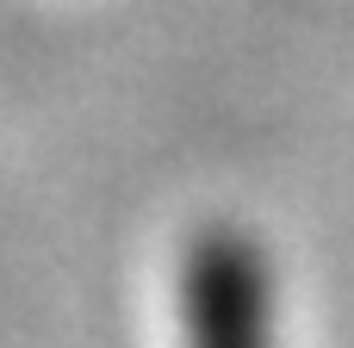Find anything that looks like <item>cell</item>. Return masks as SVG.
<instances>
[{
	"label": "cell",
	"mask_w": 354,
	"mask_h": 348,
	"mask_svg": "<svg viewBox=\"0 0 354 348\" xmlns=\"http://www.w3.org/2000/svg\"><path fill=\"white\" fill-rule=\"evenodd\" d=\"M193 348H261L255 274L224 249L199 255L193 268Z\"/></svg>",
	"instance_id": "cell-1"
}]
</instances>
